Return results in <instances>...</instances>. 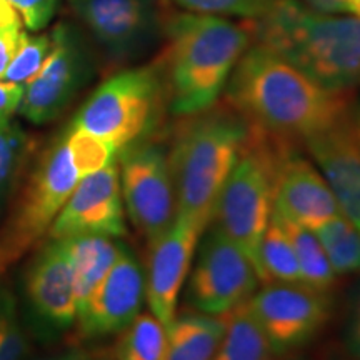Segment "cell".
I'll use <instances>...</instances> for the list:
<instances>
[{
    "label": "cell",
    "mask_w": 360,
    "mask_h": 360,
    "mask_svg": "<svg viewBox=\"0 0 360 360\" xmlns=\"http://www.w3.org/2000/svg\"><path fill=\"white\" fill-rule=\"evenodd\" d=\"M225 89L227 103L247 122L302 142L347 120L355 101L352 90L323 87L254 42L237 62Z\"/></svg>",
    "instance_id": "obj_1"
},
{
    "label": "cell",
    "mask_w": 360,
    "mask_h": 360,
    "mask_svg": "<svg viewBox=\"0 0 360 360\" xmlns=\"http://www.w3.org/2000/svg\"><path fill=\"white\" fill-rule=\"evenodd\" d=\"M167 39L159 67L165 75L170 110L200 114L217 102L237 62L254 42L250 20L233 22L207 13H172L164 22Z\"/></svg>",
    "instance_id": "obj_2"
},
{
    "label": "cell",
    "mask_w": 360,
    "mask_h": 360,
    "mask_svg": "<svg viewBox=\"0 0 360 360\" xmlns=\"http://www.w3.org/2000/svg\"><path fill=\"white\" fill-rule=\"evenodd\" d=\"M254 44L285 58L332 90L360 84V19L330 15L300 0H270L257 19H249Z\"/></svg>",
    "instance_id": "obj_3"
},
{
    "label": "cell",
    "mask_w": 360,
    "mask_h": 360,
    "mask_svg": "<svg viewBox=\"0 0 360 360\" xmlns=\"http://www.w3.org/2000/svg\"><path fill=\"white\" fill-rule=\"evenodd\" d=\"M247 134L249 122L231 103L187 115L167 152L177 215L202 229L212 224L219 195L242 154Z\"/></svg>",
    "instance_id": "obj_4"
},
{
    "label": "cell",
    "mask_w": 360,
    "mask_h": 360,
    "mask_svg": "<svg viewBox=\"0 0 360 360\" xmlns=\"http://www.w3.org/2000/svg\"><path fill=\"white\" fill-rule=\"evenodd\" d=\"M79 180L64 134L58 135L39 155L0 225V278L49 236Z\"/></svg>",
    "instance_id": "obj_5"
},
{
    "label": "cell",
    "mask_w": 360,
    "mask_h": 360,
    "mask_svg": "<svg viewBox=\"0 0 360 360\" xmlns=\"http://www.w3.org/2000/svg\"><path fill=\"white\" fill-rule=\"evenodd\" d=\"M164 98L167 94L159 67L124 70L94 90L70 125L110 143L119 154L146 141L159 122Z\"/></svg>",
    "instance_id": "obj_6"
},
{
    "label": "cell",
    "mask_w": 360,
    "mask_h": 360,
    "mask_svg": "<svg viewBox=\"0 0 360 360\" xmlns=\"http://www.w3.org/2000/svg\"><path fill=\"white\" fill-rule=\"evenodd\" d=\"M19 310L27 334L53 342L77 323V299L69 255L62 240L47 238L25 265Z\"/></svg>",
    "instance_id": "obj_7"
},
{
    "label": "cell",
    "mask_w": 360,
    "mask_h": 360,
    "mask_svg": "<svg viewBox=\"0 0 360 360\" xmlns=\"http://www.w3.org/2000/svg\"><path fill=\"white\" fill-rule=\"evenodd\" d=\"M272 210V174L260 157L242 147L236 167L219 195L212 222L252 260L259 278V249Z\"/></svg>",
    "instance_id": "obj_8"
},
{
    "label": "cell",
    "mask_w": 360,
    "mask_h": 360,
    "mask_svg": "<svg viewBox=\"0 0 360 360\" xmlns=\"http://www.w3.org/2000/svg\"><path fill=\"white\" fill-rule=\"evenodd\" d=\"M117 155L125 209L137 231L152 242L177 215L169 154L154 142L141 141Z\"/></svg>",
    "instance_id": "obj_9"
},
{
    "label": "cell",
    "mask_w": 360,
    "mask_h": 360,
    "mask_svg": "<svg viewBox=\"0 0 360 360\" xmlns=\"http://www.w3.org/2000/svg\"><path fill=\"white\" fill-rule=\"evenodd\" d=\"M188 282V299L200 314L222 317L247 302L260 282L252 260L217 225L205 229Z\"/></svg>",
    "instance_id": "obj_10"
},
{
    "label": "cell",
    "mask_w": 360,
    "mask_h": 360,
    "mask_svg": "<svg viewBox=\"0 0 360 360\" xmlns=\"http://www.w3.org/2000/svg\"><path fill=\"white\" fill-rule=\"evenodd\" d=\"M276 355L307 344L330 317V297L304 282H265L247 300Z\"/></svg>",
    "instance_id": "obj_11"
},
{
    "label": "cell",
    "mask_w": 360,
    "mask_h": 360,
    "mask_svg": "<svg viewBox=\"0 0 360 360\" xmlns=\"http://www.w3.org/2000/svg\"><path fill=\"white\" fill-rule=\"evenodd\" d=\"M52 51L29 80L19 105L22 117L42 125L56 120L90 77V64L79 35L70 25L52 30Z\"/></svg>",
    "instance_id": "obj_12"
},
{
    "label": "cell",
    "mask_w": 360,
    "mask_h": 360,
    "mask_svg": "<svg viewBox=\"0 0 360 360\" xmlns=\"http://www.w3.org/2000/svg\"><path fill=\"white\" fill-rule=\"evenodd\" d=\"M77 17L114 60H129L164 30L155 0H70Z\"/></svg>",
    "instance_id": "obj_13"
},
{
    "label": "cell",
    "mask_w": 360,
    "mask_h": 360,
    "mask_svg": "<svg viewBox=\"0 0 360 360\" xmlns=\"http://www.w3.org/2000/svg\"><path fill=\"white\" fill-rule=\"evenodd\" d=\"M127 233L124 199L117 159L97 172L85 175L53 220L49 238L105 236L120 238Z\"/></svg>",
    "instance_id": "obj_14"
},
{
    "label": "cell",
    "mask_w": 360,
    "mask_h": 360,
    "mask_svg": "<svg viewBox=\"0 0 360 360\" xmlns=\"http://www.w3.org/2000/svg\"><path fill=\"white\" fill-rule=\"evenodd\" d=\"M205 229L191 219L175 215L172 225L150 242L146 297L150 312L169 330L177 300L191 272V264Z\"/></svg>",
    "instance_id": "obj_15"
},
{
    "label": "cell",
    "mask_w": 360,
    "mask_h": 360,
    "mask_svg": "<svg viewBox=\"0 0 360 360\" xmlns=\"http://www.w3.org/2000/svg\"><path fill=\"white\" fill-rule=\"evenodd\" d=\"M274 212L315 231L342 215L321 169L292 147L278 160L272 177Z\"/></svg>",
    "instance_id": "obj_16"
},
{
    "label": "cell",
    "mask_w": 360,
    "mask_h": 360,
    "mask_svg": "<svg viewBox=\"0 0 360 360\" xmlns=\"http://www.w3.org/2000/svg\"><path fill=\"white\" fill-rule=\"evenodd\" d=\"M146 300V274L127 247L122 245L96 294L77 317L80 334L89 339L122 332L141 314Z\"/></svg>",
    "instance_id": "obj_17"
},
{
    "label": "cell",
    "mask_w": 360,
    "mask_h": 360,
    "mask_svg": "<svg viewBox=\"0 0 360 360\" xmlns=\"http://www.w3.org/2000/svg\"><path fill=\"white\" fill-rule=\"evenodd\" d=\"M304 143L330 186L342 215L360 232V147L350 127V117L305 139Z\"/></svg>",
    "instance_id": "obj_18"
},
{
    "label": "cell",
    "mask_w": 360,
    "mask_h": 360,
    "mask_svg": "<svg viewBox=\"0 0 360 360\" xmlns=\"http://www.w3.org/2000/svg\"><path fill=\"white\" fill-rule=\"evenodd\" d=\"M60 240L70 260L79 317L115 264L122 245L105 236H75Z\"/></svg>",
    "instance_id": "obj_19"
},
{
    "label": "cell",
    "mask_w": 360,
    "mask_h": 360,
    "mask_svg": "<svg viewBox=\"0 0 360 360\" xmlns=\"http://www.w3.org/2000/svg\"><path fill=\"white\" fill-rule=\"evenodd\" d=\"M225 332V315L186 314L167 330L165 360H212Z\"/></svg>",
    "instance_id": "obj_20"
},
{
    "label": "cell",
    "mask_w": 360,
    "mask_h": 360,
    "mask_svg": "<svg viewBox=\"0 0 360 360\" xmlns=\"http://www.w3.org/2000/svg\"><path fill=\"white\" fill-rule=\"evenodd\" d=\"M274 355L247 302L225 315V332L212 360H274Z\"/></svg>",
    "instance_id": "obj_21"
},
{
    "label": "cell",
    "mask_w": 360,
    "mask_h": 360,
    "mask_svg": "<svg viewBox=\"0 0 360 360\" xmlns=\"http://www.w3.org/2000/svg\"><path fill=\"white\" fill-rule=\"evenodd\" d=\"M272 219L281 225L282 231L289 237L292 249L295 252L297 262L300 267L302 282L314 289L328 292L335 282V272L332 269L323 247L315 236L314 231L305 229L302 225L290 222L282 215L272 210Z\"/></svg>",
    "instance_id": "obj_22"
},
{
    "label": "cell",
    "mask_w": 360,
    "mask_h": 360,
    "mask_svg": "<svg viewBox=\"0 0 360 360\" xmlns=\"http://www.w3.org/2000/svg\"><path fill=\"white\" fill-rule=\"evenodd\" d=\"M30 152L32 141L19 124L11 122L0 129V215L15 195Z\"/></svg>",
    "instance_id": "obj_23"
},
{
    "label": "cell",
    "mask_w": 360,
    "mask_h": 360,
    "mask_svg": "<svg viewBox=\"0 0 360 360\" xmlns=\"http://www.w3.org/2000/svg\"><path fill=\"white\" fill-rule=\"evenodd\" d=\"M117 360H165L167 328L154 314H139L117 342Z\"/></svg>",
    "instance_id": "obj_24"
},
{
    "label": "cell",
    "mask_w": 360,
    "mask_h": 360,
    "mask_svg": "<svg viewBox=\"0 0 360 360\" xmlns=\"http://www.w3.org/2000/svg\"><path fill=\"white\" fill-rule=\"evenodd\" d=\"M335 276L360 272V232L344 215L315 229Z\"/></svg>",
    "instance_id": "obj_25"
},
{
    "label": "cell",
    "mask_w": 360,
    "mask_h": 360,
    "mask_svg": "<svg viewBox=\"0 0 360 360\" xmlns=\"http://www.w3.org/2000/svg\"><path fill=\"white\" fill-rule=\"evenodd\" d=\"M260 282H302L295 252L282 227L270 217L259 249Z\"/></svg>",
    "instance_id": "obj_26"
},
{
    "label": "cell",
    "mask_w": 360,
    "mask_h": 360,
    "mask_svg": "<svg viewBox=\"0 0 360 360\" xmlns=\"http://www.w3.org/2000/svg\"><path fill=\"white\" fill-rule=\"evenodd\" d=\"M29 337L22 323L19 299L8 282L0 278V360H25Z\"/></svg>",
    "instance_id": "obj_27"
},
{
    "label": "cell",
    "mask_w": 360,
    "mask_h": 360,
    "mask_svg": "<svg viewBox=\"0 0 360 360\" xmlns=\"http://www.w3.org/2000/svg\"><path fill=\"white\" fill-rule=\"evenodd\" d=\"M64 137L80 179L97 172L117 159V150L110 143L74 125L65 129Z\"/></svg>",
    "instance_id": "obj_28"
},
{
    "label": "cell",
    "mask_w": 360,
    "mask_h": 360,
    "mask_svg": "<svg viewBox=\"0 0 360 360\" xmlns=\"http://www.w3.org/2000/svg\"><path fill=\"white\" fill-rule=\"evenodd\" d=\"M52 51V35H29L24 32L19 49L8 64L2 80L13 84H27L40 70Z\"/></svg>",
    "instance_id": "obj_29"
},
{
    "label": "cell",
    "mask_w": 360,
    "mask_h": 360,
    "mask_svg": "<svg viewBox=\"0 0 360 360\" xmlns=\"http://www.w3.org/2000/svg\"><path fill=\"white\" fill-rule=\"evenodd\" d=\"M170 2L193 13L257 19L267 8L270 0H170Z\"/></svg>",
    "instance_id": "obj_30"
},
{
    "label": "cell",
    "mask_w": 360,
    "mask_h": 360,
    "mask_svg": "<svg viewBox=\"0 0 360 360\" xmlns=\"http://www.w3.org/2000/svg\"><path fill=\"white\" fill-rule=\"evenodd\" d=\"M19 12L22 22L29 30H37L47 27L57 8V0H7Z\"/></svg>",
    "instance_id": "obj_31"
},
{
    "label": "cell",
    "mask_w": 360,
    "mask_h": 360,
    "mask_svg": "<svg viewBox=\"0 0 360 360\" xmlns=\"http://www.w3.org/2000/svg\"><path fill=\"white\" fill-rule=\"evenodd\" d=\"M344 344L355 360H360V282L349 299L347 317L344 327Z\"/></svg>",
    "instance_id": "obj_32"
},
{
    "label": "cell",
    "mask_w": 360,
    "mask_h": 360,
    "mask_svg": "<svg viewBox=\"0 0 360 360\" xmlns=\"http://www.w3.org/2000/svg\"><path fill=\"white\" fill-rule=\"evenodd\" d=\"M24 84L2 82L0 80V129L12 122V115L19 110L24 97Z\"/></svg>",
    "instance_id": "obj_33"
},
{
    "label": "cell",
    "mask_w": 360,
    "mask_h": 360,
    "mask_svg": "<svg viewBox=\"0 0 360 360\" xmlns=\"http://www.w3.org/2000/svg\"><path fill=\"white\" fill-rule=\"evenodd\" d=\"M25 30H2L0 29V80L6 75V70L11 64L12 57L19 49L22 35Z\"/></svg>",
    "instance_id": "obj_34"
},
{
    "label": "cell",
    "mask_w": 360,
    "mask_h": 360,
    "mask_svg": "<svg viewBox=\"0 0 360 360\" xmlns=\"http://www.w3.org/2000/svg\"><path fill=\"white\" fill-rule=\"evenodd\" d=\"M300 2L321 13H330V15L349 13V0H300Z\"/></svg>",
    "instance_id": "obj_35"
},
{
    "label": "cell",
    "mask_w": 360,
    "mask_h": 360,
    "mask_svg": "<svg viewBox=\"0 0 360 360\" xmlns=\"http://www.w3.org/2000/svg\"><path fill=\"white\" fill-rule=\"evenodd\" d=\"M35 360H92V357L82 349H67L64 352H57Z\"/></svg>",
    "instance_id": "obj_36"
},
{
    "label": "cell",
    "mask_w": 360,
    "mask_h": 360,
    "mask_svg": "<svg viewBox=\"0 0 360 360\" xmlns=\"http://www.w3.org/2000/svg\"><path fill=\"white\" fill-rule=\"evenodd\" d=\"M350 127H352V134L355 137V142L360 147V97H355L352 112H350Z\"/></svg>",
    "instance_id": "obj_37"
},
{
    "label": "cell",
    "mask_w": 360,
    "mask_h": 360,
    "mask_svg": "<svg viewBox=\"0 0 360 360\" xmlns=\"http://www.w3.org/2000/svg\"><path fill=\"white\" fill-rule=\"evenodd\" d=\"M349 13L360 19V0H349Z\"/></svg>",
    "instance_id": "obj_38"
}]
</instances>
